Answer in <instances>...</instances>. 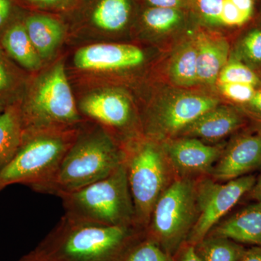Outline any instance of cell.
<instances>
[{
    "label": "cell",
    "instance_id": "obj_1",
    "mask_svg": "<svg viewBox=\"0 0 261 261\" xmlns=\"http://www.w3.org/2000/svg\"><path fill=\"white\" fill-rule=\"evenodd\" d=\"M145 236L137 226L94 224L64 214L34 249L47 261H119Z\"/></svg>",
    "mask_w": 261,
    "mask_h": 261
},
{
    "label": "cell",
    "instance_id": "obj_2",
    "mask_svg": "<svg viewBox=\"0 0 261 261\" xmlns=\"http://www.w3.org/2000/svg\"><path fill=\"white\" fill-rule=\"evenodd\" d=\"M124 159V148L102 127L80 128L53 177L35 192L58 196L75 191L110 176Z\"/></svg>",
    "mask_w": 261,
    "mask_h": 261
},
{
    "label": "cell",
    "instance_id": "obj_3",
    "mask_svg": "<svg viewBox=\"0 0 261 261\" xmlns=\"http://www.w3.org/2000/svg\"><path fill=\"white\" fill-rule=\"evenodd\" d=\"M58 197L65 215L73 219L107 226H137L124 163L107 177Z\"/></svg>",
    "mask_w": 261,
    "mask_h": 261
},
{
    "label": "cell",
    "instance_id": "obj_4",
    "mask_svg": "<svg viewBox=\"0 0 261 261\" xmlns=\"http://www.w3.org/2000/svg\"><path fill=\"white\" fill-rule=\"evenodd\" d=\"M80 128L23 133L15 157L0 170V192L20 184L34 191L49 181L73 143Z\"/></svg>",
    "mask_w": 261,
    "mask_h": 261
},
{
    "label": "cell",
    "instance_id": "obj_5",
    "mask_svg": "<svg viewBox=\"0 0 261 261\" xmlns=\"http://www.w3.org/2000/svg\"><path fill=\"white\" fill-rule=\"evenodd\" d=\"M20 105L24 134L76 128L82 121L61 63L35 81Z\"/></svg>",
    "mask_w": 261,
    "mask_h": 261
},
{
    "label": "cell",
    "instance_id": "obj_6",
    "mask_svg": "<svg viewBox=\"0 0 261 261\" xmlns=\"http://www.w3.org/2000/svg\"><path fill=\"white\" fill-rule=\"evenodd\" d=\"M124 152L136 224L146 230L156 202L177 176L163 145L155 141L137 142L124 148Z\"/></svg>",
    "mask_w": 261,
    "mask_h": 261
},
{
    "label": "cell",
    "instance_id": "obj_7",
    "mask_svg": "<svg viewBox=\"0 0 261 261\" xmlns=\"http://www.w3.org/2000/svg\"><path fill=\"white\" fill-rule=\"evenodd\" d=\"M197 217L196 181L177 177L156 202L145 236L173 257L186 243Z\"/></svg>",
    "mask_w": 261,
    "mask_h": 261
},
{
    "label": "cell",
    "instance_id": "obj_8",
    "mask_svg": "<svg viewBox=\"0 0 261 261\" xmlns=\"http://www.w3.org/2000/svg\"><path fill=\"white\" fill-rule=\"evenodd\" d=\"M255 181V176L246 175L225 183L211 177L196 182L197 217L186 243L196 245L202 241L240 199L250 192Z\"/></svg>",
    "mask_w": 261,
    "mask_h": 261
},
{
    "label": "cell",
    "instance_id": "obj_9",
    "mask_svg": "<svg viewBox=\"0 0 261 261\" xmlns=\"http://www.w3.org/2000/svg\"><path fill=\"white\" fill-rule=\"evenodd\" d=\"M217 106L219 100L207 96L178 95L160 106L149 116L146 128L147 135L157 140H168L180 135L197 118Z\"/></svg>",
    "mask_w": 261,
    "mask_h": 261
},
{
    "label": "cell",
    "instance_id": "obj_10",
    "mask_svg": "<svg viewBox=\"0 0 261 261\" xmlns=\"http://www.w3.org/2000/svg\"><path fill=\"white\" fill-rule=\"evenodd\" d=\"M162 145L176 176L193 179L209 175L224 151L221 146L207 145L190 137L168 140Z\"/></svg>",
    "mask_w": 261,
    "mask_h": 261
},
{
    "label": "cell",
    "instance_id": "obj_11",
    "mask_svg": "<svg viewBox=\"0 0 261 261\" xmlns=\"http://www.w3.org/2000/svg\"><path fill=\"white\" fill-rule=\"evenodd\" d=\"M145 58L143 51L134 45L97 44L79 49L73 62L80 70L111 71L139 66Z\"/></svg>",
    "mask_w": 261,
    "mask_h": 261
},
{
    "label": "cell",
    "instance_id": "obj_12",
    "mask_svg": "<svg viewBox=\"0 0 261 261\" xmlns=\"http://www.w3.org/2000/svg\"><path fill=\"white\" fill-rule=\"evenodd\" d=\"M260 167L261 136L244 135L224 149L209 175L216 181H228Z\"/></svg>",
    "mask_w": 261,
    "mask_h": 261
},
{
    "label": "cell",
    "instance_id": "obj_13",
    "mask_svg": "<svg viewBox=\"0 0 261 261\" xmlns=\"http://www.w3.org/2000/svg\"><path fill=\"white\" fill-rule=\"evenodd\" d=\"M80 111L108 132L126 128L132 119L128 99L113 91L90 94L80 103Z\"/></svg>",
    "mask_w": 261,
    "mask_h": 261
},
{
    "label": "cell",
    "instance_id": "obj_14",
    "mask_svg": "<svg viewBox=\"0 0 261 261\" xmlns=\"http://www.w3.org/2000/svg\"><path fill=\"white\" fill-rule=\"evenodd\" d=\"M207 235L261 247V202L247 206L220 221Z\"/></svg>",
    "mask_w": 261,
    "mask_h": 261
},
{
    "label": "cell",
    "instance_id": "obj_15",
    "mask_svg": "<svg viewBox=\"0 0 261 261\" xmlns=\"http://www.w3.org/2000/svg\"><path fill=\"white\" fill-rule=\"evenodd\" d=\"M243 123V117L238 111L232 108L217 106L197 118L179 135L218 140L232 133Z\"/></svg>",
    "mask_w": 261,
    "mask_h": 261
},
{
    "label": "cell",
    "instance_id": "obj_16",
    "mask_svg": "<svg viewBox=\"0 0 261 261\" xmlns=\"http://www.w3.org/2000/svg\"><path fill=\"white\" fill-rule=\"evenodd\" d=\"M195 40L197 51V80L202 84H214L227 64L228 42L224 38L206 32L199 33Z\"/></svg>",
    "mask_w": 261,
    "mask_h": 261
},
{
    "label": "cell",
    "instance_id": "obj_17",
    "mask_svg": "<svg viewBox=\"0 0 261 261\" xmlns=\"http://www.w3.org/2000/svg\"><path fill=\"white\" fill-rule=\"evenodd\" d=\"M24 25L38 54L44 59L56 51L64 36L63 25L47 15H31Z\"/></svg>",
    "mask_w": 261,
    "mask_h": 261
},
{
    "label": "cell",
    "instance_id": "obj_18",
    "mask_svg": "<svg viewBox=\"0 0 261 261\" xmlns=\"http://www.w3.org/2000/svg\"><path fill=\"white\" fill-rule=\"evenodd\" d=\"M132 12V0H97L89 13V20L102 32H120L129 23Z\"/></svg>",
    "mask_w": 261,
    "mask_h": 261
},
{
    "label": "cell",
    "instance_id": "obj_19",
    "mask_svg": "<svg viewBox=\"0 0 261 261\" xmlns=\"http://www.w3.org/2000/svg\"><path fill=\"white\" fill-rule=\"evenodd\" d=\"M23 136L20 103H12L0 113V170L15 157Z\"/></svg>",
    "mask_w": 261,
    "mask_h": 261
},
{
    "label": "cell",
    "instance_id": "obj_20",
    "mask_svg": "<svg viewBox=\"0 0 261 261\" xmlns=\"http://www.w3.org/2000/svg\"><path fill=\"white\" fill-rule=\"evenodd\" d=\"M2 45L7 54L25 69L36 70L41 66L42 58L33 45L24 24L15 23L7 29Z\"/></svg>",
    "mask_w": 261,
    "mask_h": 261
},
{
    "label": "cell",
    "instance_id": "obj_21",
    "mask_svg": "<svg viewBox=\"0 0 261 261\" xmlns=\"http://www.w3.org/2000/svg\"><path fill=\"white\" fill-rule=\"evenodd\" d=\"M202 261H239L245 248L233 240L207 235L195 245Z\"/></svg>",
    "mask_w": 261,
    "mask_h": 261
},
{
    "label": "cell",
    "instance_id": "obj_22",
    "mask_svg": "<svg viewBox=\"0 0 261 261\" xmlns=\"http://www.w3.org/2000/svg\"><path fill=\"white\" fill-rule=\"evenodd\" d=\"M197 55L195 40L186 43L176 53L170 68V74L175 83L189 87L198 82Z\"/></svg>",
    "mask_w": 261,
    "mask_h": 261
},
{
    "label": "cell",
    "instance_id": "obj_23",
    "mask_svg": "<svg viewBox=\"0 0 261 261\" xmlns=\"http://www.w3.org/2000/svg\"><path fill=\"white\" fill-rule=\"evenodd\" d=\"M184 17L182 10L149 7L142 13V21L152 32L166 33L181 25Z\"/></svg>",
    "mask_w": 261,
    "mask_h": 261
},
{
    "label": "cell",
    "instance_id": "obj_24",
    "mask_svg": "<svg viewBox=\"0 0 261 261\" xmlns=\"http://www.w3.org/2000/svg\"><path fill=\"white\" fill-rule=\"evenodd\" d=\"M119 261H173V257L145 236L134 243Z\"/></svg>",
    "mask_w": 261,
    "mask_h": 261
},
{
    "label": "cell",
    "instance_id": "obj_25",
    "mask_svg": "<svg viewBox=\"0 0 261 261\" xmlns=\"http://www.w3.org/2000/svg\"><path fill=\"white\" fill-rule=\"evenodd\" d=\"M221 84H246L256 86L260 82L259 77L246 65L239 62L227 63L218 79Z\"/></svg>",
    "mask_w": 261,
    "mask_h": 261
},
{
    "label": "cell",
    "instance_id": "obj_26",
    "mask_svg": "<svg viewBox=\"0 0 261 261\" xmlns=\"http://www.w3.org/2000/svg\"><path fill=\"white\" fill-rule=\"evenodd\" d=\"M20 77L14 65L0 51V99H6L20 87Z\"/></svg>",
    "mask_w": 261,
    "mask_h": 261
},
{
    "label": "cell",
    "instance_id": "obj_27",
    "mask_svg": "<svg viewBox=\"0 0 261 261\" xmlns=\"http://www.w3.org/2000/svg\"><path fill=\"white\" fill-rule=\"evenodd\" d=\"M240 49L247 62L255 66L261 65V30L249 32L242 41Z\"/></svg>",
    "mask_w": 261,
    "mask_h": 261
},
{
    "label": "cell",
    "instance_id": "obj_28",
    "mask_svg": "<svg viewBox=\"0 0 261 261\" xmlns=\"http://www.w3.org/2000/svg\"><path fill=\"white\" fill-rule=\"evenodd\" d=\"M255 86L246 84H221L220 88L225 97L240 104L251 100L256 89Z\"/></svg>",
    "mask_w": 261,
    "mask_h": 261
},
{
    "label": "cell",
    "instance_id": "obj_29",
    "mask_svg": "<svg viewBox=\"0 0 261 261\" xmlns=\"http://www.w3.org/2000/svg\"><path fill=\"white\" fill-rule=\"evenodd\" d=\"M224 0H194L201 18L211 25L220 23V15Z\"/></svg>",
    "mask_w": 261,
    "mask_h": 261
},
{
    "label": "cell",
    "instance_id": "obj_30",
    "mask_svg": "<svg viewBox=\"0 0 261 261\" xmlns=\"http://www.w3.org/2000/svg\"><path fill=\"white\" fill-rule=\"evenodd\" d=\"M248 20L249 19L230 0H224L220 15L221 24L228 27H240Z\"/></svg>",
    "mask_w": 261,
    "mask_h": 261
},
{
    "label": "cell",
    "instance_id": "obj_31",
    "mask_svg": "<svg viewBox=\"0 0 261 261\" xmlns=\"http://www.w3.org/2000/svg\"><path fill=\"white\" fill-rule=\"evenodd\" d=\"M174 256H176L175 261H202L196 250L195 245L187 243L180 247Z\"/></svg>",
    "mask_w": 261,
    "mask_h": 261
},
{
    "label": "cell",
    "instance_id": "obj_32",
    "mask_svg": "<svg viewBox=\"0 0 261 261\" xmlns=\"http://www.w3.org/2000/svg\"><path fill=\"white\" fill-rule=\"evenodd\" d=\"M150 7L173 8L183 10L188 8L191 0H145Z\"/></svg>",
    "mask_w": 261,
    "mask_h": 261
},
{
    "label": "cell",
    "instance_id": "obj_33",
    "mask_svg": "<svg viewBox=\"0 0 261 261\" xmlns=\"http://www.w3.org/2000/svg\"><path fill=\"white\" fill-rule=\"evenodd\" d=\"M245 105L248 108L249 112L261 121V89L255 91L251 100Z\"/></svg>",
    "mask_w": 261,
    "mask_h": 261
},
{
    "label": "cell",
    "instance_id": "obj_34",
    "mask_svg": "<svg viewBox=\"0 0 261 261\" xmlns=\"http://www.w3.org/2000/svg\"><path fill=\"white\" fill-rule=\"evenodd\" d=\"M247 19H250L253 12V0H230Z\"/></svg>",
    "mask_w": 261,
    "mask_h": 261
},
{
    "label": "cell",
    "instance_id": "obj_35",
    "mask_svg": "<svg viewBox=\"0 0 261 261\" xmlns=\"http://www.w3.org/2000/svg\"><path fill=\"white\" fill-rule=\"evenodd\" d=\"M239 261H261V247L254 246L245 250Z\"/></svg>",
    "mask_w": 261,
    "mask_h": 261
},
{
    "label": "cell",
    "instance_id": "obj_36",
    "mask_svg": "<svg viewBox=\"0 0 261 261\" xmlns=\"http://www.w3.org/2000/svg\"><path fill=\"white\" fill-rule=\"evenodd\" d=\"M27 3L40 8H53L63 5L69 0H25Z\"/></svg>",
    "mask_w": 261,
    "mask_h": 261
},
{
    "label": "cell",
    "instance_id": "obj_37",
    "mask_svg": "<svg viewBox=\"0 0 261 261\" xmlns=\"http://www.w3.org/2000/svg\"><path fill=\"white\" fill-rule=\"evenodd\" d=\"M11 8V0H0V28L9 18Z\"/></svg>",
    "mask_w": 261,
    "mask_h": 261
},
{
    "label": "cell",
    "instance_id": "obj_38",
    "mask_svg": "<svg viewBox=\"0 0 261 261\" xmlns=\"http://www.w3.org/2000/svg\"><path fill=\"white\" fill-rule=\"evenodd\" d=\"M17 261H47L44 258L35 250H32V251L28 252V253L25 254V255H23L21 257H20L19 260Z\"/></svg>",
    "mask_w": 261,
    "mask_h": 261
},
{
    "label": "cell",
    "instance_id": "obj_39",
    "mask_svg": "<svg viewBox=\"0 0 261 261\" xmlns=\"http://www.w3.org/2000/svg\"><path fill=\"white\" fill-rule=\"evenodd\" d=\"M250 192L254 200H256V202H261V173Z\"/></svg>",
    "mask_w": 261,
    "mask_h": 261
},
{
    "label": "cell",
    "instance_id": "obj_40",
    "mask_svg": "<svg viewBox=\"0 0 261 261\" xmlns=\"http://www.w3.org/2000/svg\"><path fill=\"white\" fill-rule=\"evenodd\" d=\"M10 104H12V103L7 102V101L4 100V99H0V113L3 112L5 108H7V106H9Z\"/></svg>",
    "mask_w": 261,
    "mask_h": 261
}]
</instances>
